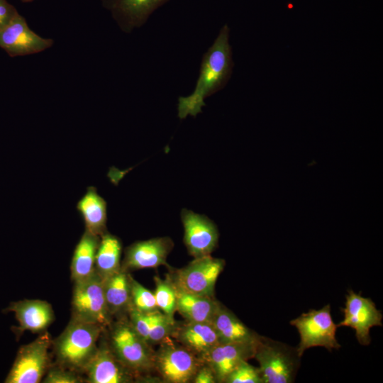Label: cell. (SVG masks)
<instances>
[{
  "label": "cell",
  "instance_id": "obj_1",
  "mask_svg": "<svg viewBox=\"0 0 383 383\" xmlns=\"http://www.w3.org/2000/svg\"><path fill=\"white\" fill-rule=\"evenodd\" d=\"M229 37L230 28L225 24L202 57L199 75L193 92L178 99L179 118L195 117L206 105L204 100L227 84L234 66Z\"/></svg>",
  "mask_w": 383,
  "mask_h": 383
},
{
  "label": "cell",
  "instance_id": "obj_2",
  "mask_svg": "<svg viewBox=\"0 0 383 383\" xmlns=\"http://www.w3.org/2000/svg\"><path fill=\"white\" fill-rule=\"evenodd\" d=\"M253 357L260 365L263 383L293 382L301 359L296 348L260 335Z\"/></svg>",
  "mask_w": 383,
  "mask_h": 383
},
{
  "label": "cell",
  "instance_id": "obj_3",
  "mask_svg": "<svg viewBox=\"0 0 383 383\" xmlns=\"http://www.w3.org/2000/svg\"><path fill=\"white\" fill-rule=\"evenodd\" d=\"M101 327L72 319L55 343L58 359L74 369L85 367L95 353Z\"/></svg>",
  "mask_w": 383,
  "mask_h": 383
},
{
  "label": "cell",
  "instance_id": "obj_4",
  "mask_svg": "<svg viewBox=\"0 0 383 383\" xmlns=\"http://www.w3.org/2000/svg\"><path fill=\"white\" fill-rule=\"evenodd\" d=\"M290 324L299 333L300 341L296 348L300 357L310 348L323 347L331 352L341 347L335 337L338 326L332 319L329 304L303 313L292 320Z\"/></svg>",
  "mask_w": 383,
  "mask_h": 383
},
{
  "label": "cell",
  "instance_id": "obj_5",
  "mask_svg": "<svg viewBox=\"0 0 383 383\" xmlns=\"http://www.w3.org/2000/svg\"><path fill=\"white\" fill-rule=\"evenodd\" d=\"M74 283L72 302L74 319L101 328L107 326L111 314L105 298L104 279L95 272L89 278Z\"/></svg>",
  "mask_w": 383,
  "mask_h": 383
},
{
  "label": "cell",
  "instance_id": "obj_6",
  "mask_svg": "<svg viewBox=\"0 0 383 383\" xmlns=\"http://www.w3.org/2000/svg\"><path fill=\"white\" fill-rule=\"evenodd\" d=\"M225 262L209 255L196 257L184 267L177 270L170 281L182 291L213 297L216 280Z\"/></svg>",
  "mask_w": 383,
  "mask_h": 383
},
{
  "label": "cell",
  "instance_id": "obj_7",
  "mask_svg": "<svg viewBox=\"0 0 383 383\" xmlns=\"http://www.w3.org/2000/svg\"><path fill=\"white\" fill-rule=\"evenodd\" d=\"M50 345V338L45 333L21 346L4 382H39L48 367Z\"/></svg>",
  "mask_w": 383,
  "mask_h": 383
},
{
  "label": "cell",
  "instance_id": "obj_8",
  "mask_svg": "<svg viewBox=\"0 0 383 383\" xmlns=\"http://www.w3.org/2000/svg\"><path fill=\"white\" fill-rule=\"evenodd\" d=\"M343 319L338 327L348 326L355 330L360 344L368 345L371 342L370 331L374 326H381L382 312L376 308L370 298L363 297L353 290H348L345 296V307L340 308Z\"/></svg>",
  "mask_w": 383,
  "mask_h": 383
},
{
  "label": "cell",
  "instance_id": "obj_9",
  "mask_svg": "<svg viewBox=\"0 0 383 383\" xmlns=\"http://www.w3.org/2000/svg\"><path fill=\"white\" fill-rule=\"evenodd\" d=\"M154 367L163 379L171 383H186L193 379L200 362L185 347L167 343L153 356Z\"/></svg>",
  "mask_w": 383,
  "mask_h": 383
},
{
  "label": "cell",
  "instance_id": "obj_10",
  "mask_svg": "<svg viewBox=\"0 0 383 383\" xmlns=\"http://www.w3.org/2000/svg\"><path fill=\"white\" fill-rule=\"evenodd\" d=\"M112 345L116 357L131 371H145L154 367V355L131 325L121 324L114 329Z\"/></svg>",
  "mask_w": 383,
  "mask_h": 383
},
{
  "label": "cell",
  "instance_id": "obj_11",
  "mask_svg": "<svg viewBox=\"0 0 383 383\" xmlns=\"http://www.w3.org/2000/svg\"><path fill=\"white\" fill-rule=\"evenodd\" d=\"M53 43V40L43 38L30 29L18 13L0 30V47L11 57L40 52Z\"/></svg>",
  "mask_w": 383,
  "mask_h": 383
},
{
  "label": "cell",
  "instance_id": "obj_12",
  "mask_svg": "<svg viewBox=\"0 0 383 383\" xmlns=\"http://www.w3.org/2000/svg\"><path fill=\"white\" fill-rule=\"evenodd\" d=\"M180 216L189 253L194 258L209 255L218 245L219 235L215 223L205 215L187 209L182 210Z\"/></svg>",
  "mask_w": 383,
  "mask_h": 383
},
{
  "label": "cell",
  "instance_id": "obj_13",
  "mask_svg": "<svg viewBox=\"0 0 383 383\" xmlns=\"http://www.w3.org/2000/svg\"><path fill=\"white\" fill-rule=\"evenodd\" d=\"M169 0H101L121 30L127 33L144 25L151 14Z\"/></svg>",
  "mask_w": 383,
  "mask_h": 383
},
{
  "label": "cell",
  "instance_id": "obj_14",
  "mask_svg": "<svg viewBox=\"0 0 383 383\" xmlns=\"http://www.w3.org/2000/svg\"><path fill=\"white\" fill-rule=\"evenodd\" d=\"M257 341L254 343L218 344L202 355L213 371L216 382H225L240 363L253 357Z\"/></svg>",
  "mask_w": 383,
  "mask_h": 383
},
{
  "label": "cell",
  "instance_id": "obj_15",
  "mask_svg": "<svg viewBox=\"0 0 383 383\" xmlns=\"http://www.w3.org/2000/svg\"><path fill=\"white\" fill-rule=\"evenodd\" d=\"M84 370L91 383H126L132 380L131 370L109 348H98Z\"/></svg>",
  "mask_w": 383,
  "mask_h": 383
},
{
  "label": "cell",
  "instance_id": "obj_16",
  "mask_svg": "<svg viewBox=\"0 0 383 383\" xmlns=\"http://www.w3.org/2000/svg\"><path fill=\"white\" fill-rule=\"evenodd\" d=\"M173 247L170 238H155L135 242L126 250L125 267L130 269L155 268L166 264Z\"/></svg>",
  "mask_w": 383,
  "mask_h": 383
},
{
  "label": "cell",
  "instance_id": "obj_17",
  "mask_svg": "<svg viewBox=\"0 0 383 383\" xmlns=\"http://www.w3.org/2000/svg\"><path fill=\"white\" fill-rule=\"evenodd\" d=\"M4 312H13L19 326L14 327L18 334L25 331L38 333L46 329L54 319L50 304L42 300H21L11 302Z\"/></svg>",
  "mask_w": 383,
  "mask_h": 383
},
{
  "label": "cell",
  "instance_id": "obj_18",
  "mask_svg": "<svg viewBox=\"0 0 383 383\" xmlns=\"http://www.w3.org/2000/svg\"><path fill=\"white\" fill-rule=\"evenodd\" d=\"M211 323L216 332L219 344L254 343L260 336L221 304Z\"/></svg>",
  "mask_w": 383,
  "mask_h": 383
},
{
  "label": "cell",
  "instance_id": "obj_19",
  "mask_svg": "<svg viewBox=\"0 0 383 383\" xmlns=\"http://www.w3.org/2000/svg\"><path fill=\"white\" fill-rule=\"evenodd\" d=\"M178 340L193 353L201 356L219 344L216 332L211 322L188 321L177 328Z\"/></svg>",
  "mask_w": 383,
  "mask_h": 383
},
{
  "label": "cell",
  "instance_id": "obj_20",
  "mask_svg": "<svg viewBox=\"0 0 383 383\" xmlns=\"http://www.w3.org/2000/svg\"><path fill=\"white\" fill-rule=\"evenodd\" d=\"M77 209L82 216L86 231L99 236L106 233L107 204L94 187H89L77 204Z\"/></svg>",
  "mask_w": 383,
  "mask_h": 383
},
{
  "label": "cell",
  "instance_id": "obj_21",
  "mask_svg": "<svg viewBox=\"0 0 383 383\" xmlns=\"http://www.w3.org/2000/svg\"><path fill=\"white\" fill-rule=\"evenodd\" d=\"M176 310L188 321L211 322L220 304L213 297L186 292L177 288Z\"/></svg>",
  "mask_w": 383,
  "mask_h": 383
},
{
  "label": "cell",
  "instance_id": "obj_22",
  "mask_svg": "<svg viewBox=\"0 0 383 383\" xmlns=\"http://www.w3.org/2000/svg\"><path fill=\"white\" fill-rule=\"evenodd\" d=\"M99 238L86 231L77 244L71 263L74 282L89 278L96 272L95 260Z\"/></svg>",
  "mask_w": 383,
  "mask_h": 383
},
{
  "label": "cell",
  "instance_id": "obj_23",
  "mask_svg": "<svg viewBox=\"0 0 383 383\" xmlns=\"http://www.w3.org/2000/svg\"><path fill=\"white\" fill-rule=\"evenodd\" d=\"M121 242L118 237L108 233L101 235L96 254L95 270L103 279L121 269Z\"/></svg>",
  "mask_w": 383,
  "mask_h": 383
},
{
  "label": "cell",
  "instance_id": "obj_24",
  "mask_svg": "<svg viewBox=\"0 0 383 383\" xmlns=\"http://www.w3.org/2000/svg\"><path fill=\"white\" fill-rule=\"evenodd\" d=\"M104 294L110 314L126 309L131 302V277L122 269L104 279Z\"/></svg>",
  "mask_w": 383,
  "mask_h": 383
},
{
  "label": "cell",
  "instance_id": "obj_25",
  "mask_svg": "<svg viewBox=\"0 0 383 383\" xmlns=\"http://www.w3.org/2000/svg\"><path fill=\"white\" fill-rule=\"evenodd\" d=\"M155 290L154 292L157 308L172 319L176 311L177 292L170 279L162 280L155 277Z\"/></svg>",
  "mask_w": 383,
  "mask_h": 383
},
{
  "label": "cell",
  "instance_id": "obj_26",
  "mask_svg": "<svg viewBox=\"0 0 383 383\" xmlns=\"http://www.w3.org/2000/svg\"><path fill=\"white\" fill-rule=\"evenodd\" d=\"M131 302L134 309L143 313L157 311L154 293L131 277Z\"/></svg>",
  "mask_w": 383,
  "mask_h": 383
},
{
  "label": "cell",
  "instance_id": "obj_27",
  "mask_svg": "<svg viewBox=\"0 0 383 383\" xmlns=\"http://www.w3.org/2000/svg\"><path fill=\"white\" fill-rule=\"evenodd\" d=\"M174 321L158 310L152 312L149 327L148 342L157 343L174 331Z\"/></svg>",
  "mask_w": 383,
  "mask_h": 383
},
{
  "label": "cell",
  "instance_id": "obj_28",
  "mask_svg": "<svg viewBox=\"0 0 383 383\" xmlns=\"http://www.w3.org/2000/svg\"><path fill=\"white\" fill-rule=\"evenodd\" d=\"M227 383H263L259 367L250 365L247 360L243 361L228 376Z\"/></svg>",
  "mask_w": 383,
  "mask_h": 383
},
{
  "label": "cell",
  "instance_id": "obj_29",
  "mask_svg": "<svg viewBox=\"0 0 383 383\" xmlns=\"http://www.w3.org/2000/svg\"><path fill=\"white\" fill-rule=\"evenodd\" d=\"M79 382V379L74 373L58 368L50 370L43 379L45 383H78Z\"/></svg>",
  "mask_w": 383,
  "mask_h": 383
},
{
  "label": "cell",
  "instance_id": "obj_30",
  "mask_svg": "<svg viewBox=\"0 0 383 383\" xmlns=\"http://www.w3.org/2000/svg\"><path fill=\"white\" fill-rule=\"evenodd\" d=\"M18 13L16 8L7 0H0V30Z\"/></svg>",
  "mask_w": 383,
  "mask_h": 383
},
{
  "label": "cell",
  "instance_id": "obj_31",
  "mask_svg": "<svg viewBox=\"0 0 383 383\" xmlns=\"http://www.w3.org/2000/svg\"><path fill=\"white\" fill-rule=\"evenodd\" d=\"M195 383H214L216 379L212 369L209 366L199 367L195 376L193 378Z\"/></svg>",
  "mask_w": 383,
  "mask_h": 383
},
{
  "label": "cell",
  "instance_id": "obj_32",
  "mask_svg": "<svg viewBox=\"0 0 383 383\" xmlns=\"http://www.w3.org/2000/svg\"><path fill=\"white\" fill-rule=\"evenodd\" d=\"M34 0H21V1L24 2V3H28V2H30V1H33Z\"/></svg>",
  "mask_w": 383,
  "mask_h": 383
}]
</instances>
